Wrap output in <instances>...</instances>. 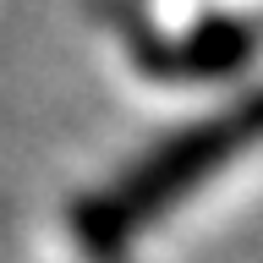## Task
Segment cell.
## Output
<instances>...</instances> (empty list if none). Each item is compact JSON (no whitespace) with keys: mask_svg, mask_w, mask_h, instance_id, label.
Returning a JSON list of instances; mask_svg holds the SVG:
<instances>
[{"mask_svg":"<svg viewBox=\"0 0 263 263\" xmlns=\"http://www.w3.org/2000/svg\"><path fill=\"white\" fill-rule=\"evenodd\" d=\"M258 137H263V99L241 104L225 121H203V126L170 137L137 170H126V181L104 186L99 197H88L77 209V241L99 258H115L154 214H164L176 197H186L214 164H230L236 154H247Z\"/></svg>","mask_w":263,"mask_h":263,"instance_id":"6da1fadb","label":"cell"}]
</instances>
